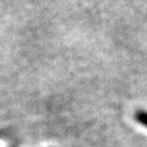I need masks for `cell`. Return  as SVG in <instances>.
I'll list each match as a JSON object with an SVG mask.
<instances>
[{"label":"cell","instance_id":"6da1fadb","mask_svg":"<svg viewBox=\"0 0 147 147\" xmlns=\"http://www.w3.org/2000/svg\"><path fill=\"white\" fill-rule=\"evenodd\" d=\"M135 121L140 125L147 128V110L144 109H140L135 113Z\"/></svg>","mask_w":147,"mask_h":147}]
</instances>
